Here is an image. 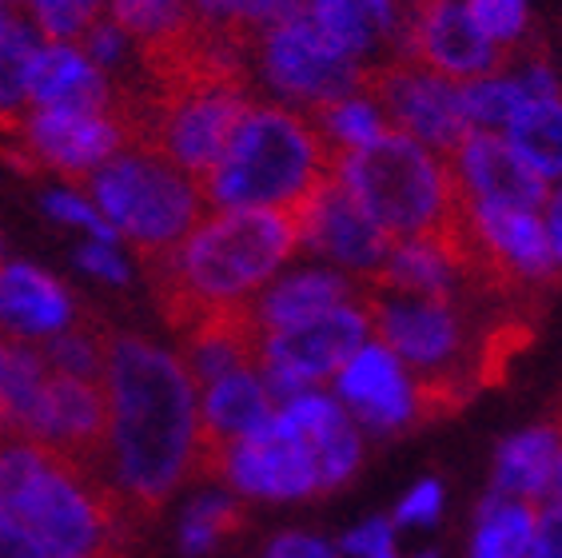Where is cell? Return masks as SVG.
I'll return each mask as SVG.
<instances>
[{"label":"cell","mask_w":562,"mask_h":558,"mask_svg":"<svg viewBox=\"0 0 562 558\" xmlns=\"http://www.w3.org/2000/svg\"><path fill=\"white\" fill-rule=\"evenodd\" d=\"M109 439L100 475L128 506L132 518H151L200 462V395L180 355L148 335L112 332L109 367Z\"/></svg>","instance_id":"cell-1"},{"label":"cell","mask_w":562,"mask_h":558,"mask_svg":"<svg viewBox=\"0 0 562 558\" xmlns=\"http://www.w3.org/2000/svg\"><path fill=\"white\" fill-rule=\"evenodd\" d=\"M303 215L236 208L207 215L172 256L144 268L156 312L184 335L207 315L248 303L303 247Z\"/></svg>","instance_id":"cell-2"},{"label":"cell","mask_w":562,"mask_h":558,"mask_svg":"<svg viewBox=\"0 0 562 558\" xmlns=\"http://www.w3.org/2000/svg\"><path fill=\"white\" fill-rule=\"evenodd\" d=\"M0 511L48 558H128L136 526L104 475L33 439L0 443Z\"/></svg>","instance_id":"cell-3"},{"label":"cell","mask_w":562,"mask_h":558,"mask_svg":"<svg viewBox=\"0 0 562 558\" xmlns=\"http://www.w3.org/2000/svg\"><path fill=\"white\" fill-rule=\"evenodd\" d=\"M344 152L315 129L307 112L251 104L204 180L207 208H280L312 220L315 204L339 180Z\"/></svg>","instance_id":"cell-4"},{"label":"cell","mask_w":562,"mask_h":558,"mask_svg":"<svg viewBox=\"0 0 562 558\" xmlns=\"http://www.w3.org/2000/svg\"><path fill=\"white\" fill-rule=\"evenodd\" d=\"M339 183L391 244H443L463 204L451 164L403 132H387L371 148L344 156Z\"/></svg>","instance_id":"cell-5"},{"label":"cell","mask_w":562,"mask_h":558,"mask_svg":"<svg viewBox=\"0 0 562 558\" xmlns=\"http://www.w3.org/2000/svg\"><path fill=\"white\" fill-rule=\"evenodd\" d=\"M76 188L97 200L112 232L140 256V268L168 259L207 220L200 183L151 148H120Z\"/></svg>","instance_id":"cell-6"},{"label":"cell","mask_w":562,"mask_h":558,"mask_svg":"<svg viewBox=\"0 0 562 558\" xmlns=\"http://www.w3.org/2000/svg\"><path fill=\"white\" fill-rule=\"evenodd\" d=\"M356 92L383 112L391 129L419 140L423 148H431L443 160L475 132L467 120L463 85H454V80L415 65V60L363 65Z\"/></svg>","instance_id":"cell-7"},{"label":"cell","mask_w":562,"mask_h":558,"mask_svg":"<svg viewBox=\"0 0 562 558\" xmlns=\"http://www.w3.org/2000/svg\"><path fill=\"white\" fill-rule=\"evenodd\" d=\"M368 315L359 303H347L336 312H324L315 320H303L295 327L263 335L260 344V376L268 383L276 408L295 399L300 391H312L324 379H336L339 367L368 344Z\"/></svg>","instance_id":"cell-8"},{"label":"cell","mask_w":562,"mask_h":558,"mask_svg":"<svg viewBox=\"0 0 562 558\" xmlns=\"http://www.w3.org/2000/svg\"><path fill=\"white\" fill-rule=\"evenodd\" d=\"M251 60H256L263 80L280 97L303 104V112L351 97L359 88V76H363V65L347 60L315 33L307 12H295L288 21L271 24L251 48Z\"/></svg>","instance_id":"cell-9"},{"label":"cell","mask_w":562,"mask_h":558,"mask_svg":"<svg viewBox=\"0 0 562 558\" xmlns=\"http://www.w3.org/2000/svg\"><path fill=\"white\" fill-rule=\"evenodd\" d=\"M212 479H224L239 499H260V503H300L319 494V471L307 443L276 415L260 435L227 447Z\"/></svg>","instance_id":"cell-10"},{"label":"cell","mask_w":562,"mask_h":558,"mask_svg":"<svg viewBox=\"0 0 562 558\" xmlns=\"http://www.w3.org/2000/svg\"><path fill=\"white\" fill-rule=\"evenodd\" d=\"M336 391L351 423L379 439H391V435L423 423L419 387H415L412 371L383 344L359 347L336 371Z\"/></svg>","instance_id":"cell-11"},{"label":"cell","mask_w":562,"mask_h":558,"mask_svg":"<svg viewBox=\"0 0 562 558\" xmlns=\"http://www.w3.org/2000/svg\"><path fill=\"white\" fill-rule=\"evenodd\" d=\"M124 148L116 116H60L33 112L21 132V172H56L80 183L92 168Z\"/></svg>","instance_id":"cell-12"},{"label":"cell","mask_w":562,"mask_h":558,"mask_svg":"<svg viewBox=\"0 0 562 558\" xmlns=\"http://www.w3.org/2000/svg\"><path fill=\"white\" fill-rule=\"evenodd\" d=\"M29 439L100 471L104 439H109V399H104V387L48 371Z\"/></svg>","instance_id":"cell-13"},{"label":"cell","mask_w":562,"mask_h":558,"mask_svg":"<svg viewBox=\"0 0 562 558\" xmlns=\"http://www.w3.org/2000/svg\"><path fill=\"white\" fill-rule=\"evenodd\" d=\"M451 176L459 183V192L471 204H491V208H519V212H539L547 204V180L539 172H530L527 164L515 156L507 140L498 132H471L459 148L447 156Z\"/></svg>","instance_id":"cell-14"},{"label":"cell","mask_w":562,"mask_h":558,"mask_svg":"<svg viewBox=\"0 0 562 558\" xmlns=\"http://www.w3.org/2000/svg\"><path fill=\"white\" fill-rule=\"evenodd\" d=\"M276 418L307 443L315 471H319V494L339 491L356 479V471L363 467V431L351 423L339 399L312 387V391H300L295 399L280 403Z\"/></svg>","instance_id":"cell-15"},{"label":"cell","mask_w":562,"mask_h":558,"mask_svg":"<svg viewBox=\"0 0 562 558\" xmlns=\"http://www.w3.org/2000/svg\"><path fill=\"white\" fill-rule=\"evenodd\" d=\"M276 415V399L260 371H232L200 391V462L195 479H212L227 447L260 435Z\"/></svg>","instance_id":"cell-16"},{"label":"cell","mask_w":562,"mask_h":558,"mask_svg":"<svg viewBox=\"0 0 562 558\" xmlns=\"http://www.w3.org/2000/svg\"><path fill=\"white\" fill-rule=\"evenodd\" d=\"M303 247L319 252V256L336 259L339 268L356 271L359 279H371L395 244L368 220V212L344 192V183H331L324 200L315 204L307 232H303Z\"/></svg>","instance_id":"cell-17"},{"label":"cell","mask_w":562,"mask_h":558,"mask_svg":"<svg viewBox=\"0 0 562 558\" xmlns=\"http://www.w3.org/2000/svg\"><path fill=\"white\" fill-rule=\"evenodd\" d=\"M33 112H60V116H109L112 85L80 48L72 44H41L29 76Z\"/></svg>","instance_id":"cell-18"},{"label":"cell","mask_w":562,"mask_h":558,"mask_svg":"<svg viewBox=\"0 0 562 558\" xmlns=\"http://www.w3.org/2000/svg\"><path fill=\"white\" fill-rule=\"evenodd\" d=\"M359 291H363V279H351L344 271H292V276L276 279L271 288L256 291L248 300L251 320L260 323V332H283V327H295L303 320H315L324 312H336L347 303H359Z\"/></svg>","instance_id":"cell-19"},{"label":"cell","mask_w":562,"mask_h":558,"mask_svg":"<svg viewBox=\"0 0 562 558\" xmlns=\"http://www.w3.org/2000/svg\"><path fill=\"white\" fill-rule=\"evenodd\" d=\"M76 320V295L29 264H0V327L24 339H48Z\"/></svg>","instance_id":"cell-20"},{"label":"cell","mask_w":562,"mask_h":558,"mask_svg":"<svg viewBox=\"0 0 562 558\" xmlns=\"http://www.w3.org/2000/svg\"><path fill=\"white\" fill-rule=\"evenodd\" d=\"M562 447V423H535L527 431H515L498 443L495 467H491V491L519 503H547L551 494L554 459Z\"/></svg>","instance_id":"cell-21"},{"label":"cell","mask_w":562,"mask_h":558,"mask_svg":"<svg viewBox=\"0 0 562 558\" xmlns=\"http://www.w3.org/2000/svg\"><path fill=\"white\" fill-rule=\"evenodd\" d=\"M112 332H116V327H112L104 315L85 308V312H76V320L68 323L65 332L48 335V339H36V347H41L48 371H56V376H72V379H88V383L104 387Z\"/></svg>","instance_id":"cell-22"},{"label":"cell","mask_w":562,"mask_h":558,"mask_svg":"<svg viewBox=\"0 0 562 558\" xmlns=\"http://www.w3.org/2000/svg\"><path fill=\"white\" fill-rule=\"evenodd\" d=\"M535 515H539L535 503H519V499H503V494L487 491L475 511L467 558H527L530 538H535Z\"/></svg>","instance_id":"cell-23"},{"label":"cell","mask_w":562,"mask_h":558,"mask_svg":"<svg viewBox=\"0 0 562 558\" xmlns=\"http://www.w3.org/2000/svg\"><path fill=\"white\" fill-rule=\"evenodd\" d=\"M507 144L530 172L562 180V97L535 100L507 124Z\"/></svg>","instance_id":"cell-24"},{"label":"cell","mask_w":562,"mask_h":558,"mask_svg":"<svg viewBox=\"0 0 562 558\" xmlns=\"http://www.w3.org/2000/svg\"><path fill=\"white\" fill-rule=\"evenodd\" d=\"M244 503H239L236 494H224V491H207L200 499H192L180 518V531H176V543H180V555L184 558H204L227 543V538L236 535L239 526H244Z\"/></svg>","instance_id":"cell-25"},{"label":"cell","mask_w":562,"mask_h":558,"mask_svg":"<svg viewBox=\"0 0 562 558\" xmlns=\"http://www.w3.org/2000/svg\"><path fill=\"white\" fill-rule=\"evenodd\" d=\"M192 0H104V16L132 48L168 41L192 21Z\"/></svg>","instance_id":"cell-26"},{"label":"cell","mask_w":562,"mask_h":558,"mask_svg":"<svg viewBox=\"0 0 562 558\" xmlns=\"http://www.w3.org/2000/svg\"><path fill=\"white\" fill-rule=\"evenodd\" d=\"M307 116L315 120V129L324 132L344 156H351V152H359V148H371L375 140L395 132L387 120H383V112H379L368 97H359V92H351V97H344V100H331V104L312 108Z\"/></svg>","instance_id":"cell-27"},{"label":"cell","mask_w":562,"mask_h":558,"mask_svg":"<svg viewBox=\"0 0 562 558\" xmlns=\"http://www.w3.org/2000/svg\"><path fill=\"white\" fill-rule=\"evenodd\" d=\"M463 104L471 129L495 132V129H507L527 104H535V97H530V88L522 85L519 72L503 68L495 76H479V80L463 85Z\"/></svg>","instance_id":"cell-28"},{"label":"cell","mask_w":562,"mask_h":558,"mask_svg":"<svg viewBox=\"0 0 562 558\" xmlns=\"http://www.w3.org/2000/svg\"><path fill=\"white\" fill-rule=\"evenodd\" d=\"M303 12L315 24V33L324 36L336 53H344L347 60H356V65H363V56L379 44L356 0H307Z\"/></svg>","instance_id":"cell-29"},{"label":"cell","mask_w":562,"mask_h":558,"mask_svg":"<svg viewBox=\"0 0 562 558\" xmlns=\"http://www.w3.org/2000/svg\"><path fill=\"white\" fill-rule=\"evenodd\" d=\"M24 12L44 44H72L80 48L92 24L104 16V0H24Z\"/></svg>","instance_id":"cell-30"},{"label":"cell","mask_w":562,"mask_h":558,"mask_svg":"<svg viewBox=\"0 0 562 558\" xmlns=\"http://www.w3.org/2000/svg\"><path fill=\"white\" fill-rule=\"evenodd\" d=\"M467 12H471L479 33L487 36L498 53H510L515 44H522L530 36L527 0H467Z\"/></svg>","instance_id":"cell-31"},{"label":"cell","mask_w":562,"mask_h":558,"mask_svg":"<svg viewBox=\"0 0 562 558\" xmlns=\"http://www.w3.org/2000/svg\"><path fill=\"white\" fill-rule=\"evenodd\" d=\"M443 506H447V487L439 483V479H419V483L400 499L391 523H395V531H403V526H407V531H427V526H439Z\"/></svg>","instance_id":"cell-32"},{"label":"cell","mask_w":562,"mask_h":558,"mask_svg":"<svg viewBox=\"0 0 562 558\" xmlns=\"http://www.w3.org/2000/svg\"><path fill=\"white\" fill-rule=\"evenodd\" d=\"M395 535H400L395 523L375 515V518H368V523L351 526V531L339 538V555L344 558H403Z\"/></svg>","instance_id":"cell-33"},{"label":"cell","mask_w":562,"mask_h":558,"mask_svg":"<svg viewBox=\"0 0 562 558\" xmlns=\"http://www.w3.org/2000/svg\"><path fill=\"white\" fill-rule=\"evenodd\" d=\"M41 204H44V212L53 215V220H60V224L85 227V232L97 239V244H116V232L109 227V220L92 212V208H88L80 196H72V192H44Z\"/></svg>","instance_id":"cell-34"},{"label":"cell","mask_w":562,"mask_h":558,"mask_svg":"<svg viewBox=\"0 0 562 558\" xmlns=\"http://www.w3.org/2000/svg\"><path fill=\"white\" fill-rule=\"evenodd\" d=\"M263 558H344L336 543H327L307 531H283L263 547Z\"/></svg>","instance_id":"cell-35"},{"label":"cell","mask_w":562,"mask_h":558,"mask_svg":"<svg viewBox=\"0 0 562 558\" xmlns=\"http://www.w3.org/2000/svg\"><path fill=\"white\" fill-rule=\"evenodd\" d=\"M527 558H562V503H551V499L539 503Z\"/></svg>","instance_id":"cell-36"},{"label":"cell","mask_w":562,"mask_h":558,"mask_svg":"<svg viewBox=\"0 0 562 558\" xmlns=\"http://www.w3.org/2000/svg\"><path fill=\"white\" fill-rule=\"evenodd\" d=\"M76 264L85 271H92V276L109 279V283H128V264H124V256L116 252V244H85L76 247Z\"/></svg>","instance_id":"cell-37"},{"label":"cell","mask_w":562,"mask_h":558,"mask_svg":"<svg viewBox=\"0 0 562 558\" xmlns=\"http://www.w3.org/2000/svg\"><path fill=\"white\" fill-rule=\"evenodd\" d=\"M0 558H48L29 531L9 511H0Z\"/></svg>","instance_id":"cell-38"},{"label":"cell","mask_w":562,"mask_h":558,"mask_svg":"<svg viewBox=\"0 0 562 558\" xmlns=\"http://www.w3.org/2000/svg\"><path fill=\"white\" fill-rule=\"evenodd\" d=\"M547 239H551V252H554V259L562 264V183H559V192H551L547 196Z\"/></svg>","instance_id":"cell-39"},{"label":"cell","mask_w":562,"mask_h":558,"mask_svg":"<svg viewBox=\"0 0 562 558\" xmlns=\"http://www.w3.org/2000/svg\"><path fill=\"white\" fill-rule=\"evenodd\" d=\"M551 503H562V447H559V459H554V475H551V494H547Z\"/></svg>","instance_id":"cell-40"},{"label":"cell","mask_w":562,"mask_h":558,"mask_svg":"<svg viewBox=\"0 0 562 558\" xmlns=\"http://www.w3.org/2000/svg\"><path fill=\"white\" fill-rule=\"evenodd\" d=\"M4 367H9V332L0 327V379H4Z\"/></svg>","instance_id":"cell-41"},{"label":"cell","mask_w":562,"mask_h":558,"mask_svg":"<svg viewBox=\"0 0 562 558\" xmlns=\"http://www.w3.org/2000/svg\"><path fill=\"white\" fill-rule=\"evenodd\" d=\"M407 558H443V555H439V547H423V550H415V555H407Z\"/></svg>","instance_id":"cell-42"},{"label":"cell","mask_w":562,"mask_h":558,"mask_svg":"<svg viewBox=\"0 0 562 558\" xmlns=\"http://www.w3.org/2000/svg\"><path fill=\"white\" fill-rule=\"evenodd\" d=\"M0 9H24V0H0Z\"/></svg>","instance_id":"cell-43"},{"label":"cell","mask_w":562,"mask_h":558,"mask_svg":"<svg viewBox=\"0 0 562 558\" xmlns=\"http://www.w3.org/2000/svg\"><path fill=\"white\" fill-rule=\"evenodd\" d=\"M9 439V427H4V418H0V443Z\"/></svg>","instance_id":"cell-44"},{"label":"cell","mask_w":562,"mask_h":558,"mask_svg":"<svg viewBox=\"0 0 562 558\" xmlns=\"http://www.w3.org/2000/svg\"><path fill=\"white\" fill-rule=\"evenodd\" d=\"M559 423H562V418H559Z\"/></svg>","instance_id":"cell-45"}]
</instances>
